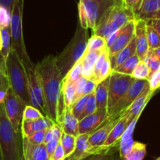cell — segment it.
<instances>
[{
	"label": "cell",
	"instance_id": "obj_32",
	"mask_svg": "<svg viewBox=\"0 0 160 160\" xmlns=\"http://www.w3.org/2000/svg\"><path fill=\"white\" fill-rule=\"evenodd\" d=\"M60 144L63 148L66 158L69 157L73 153L76 146V137L70 134H67L62 131Z\"/></svg>",
	"mask_w": 160,
	"mask_h": 160
},
{
	"label": "cell",
	"instance_id": "obj_1",
	"mask_svg": "<svg viewBox=\"0 0 160 160\" xmlns=\"http://www.w3.org/2000/svg\"><path fill=\"white\" fill-rule=\"evenodd\" d=\"M35 70L42 85L45 116L56 123L63 78L56 66L55 56L49 55L44 58L35 65Z\"/></svg>",
	"mask_w": 160,
	"mask_h": 160
},
{
	"label": "cell",
	"instance_id": "obj_42",
	"mask_svg": "<svg viewBox=\"0 0 160 160\" xmlns=\"http://www.w3.org/2000/svg\"><path fill=\"white\" fill-rule=\"evenodd\" d=\"M123 2L127 7L133 12L135 20H137L143 0H123Z\"/></svg>",
	"mask_w": 160,
	"mask_h": 160
},
{
	"label": "cell",
	"instance_id": "obj_22",
	"mask_svg": "<svg viewBox=\"0 0 160 160\" xmlns=\"http://www.w3.org/2000/svg\"><path fill=\"white\" fill-rule=\"evenodd\" d=\"M61 128H62V131L66 134H70L75 137L79 135V131H78L79 120L73 115L70 108L66 107Z\"/></svg>",
	"mask_w": 160,
	"mask_h": 160
},
{
	"label": "cell",
	"instance_id": "obj_17",
	"mask_svg": "<svg viewBox=\"0 0 160 160\" xmlns=\"http://www.w3.org/2000/svg\"><path fill=\"white\" fill-rule=\"evenodd\" d=\"M23 138V156L25 160H49L45 144L36 145L31 144L24 136Z\"/></svg>",
	"mask_w": 160,
	"mask_h": 160
},
{
	"label": "cell",
	"instance_id": "obj_53",
	"mask_svg": "<svg viewBox=\"0 0 160 160\" xmlns=\"http://www.w3.org/2000/svg\"><path fill=\"white\" fill-rule=\"evenodd\" d=\"M154 52H155V54H156V56H157V58L159 59V60L160 62V47L156 48V49H154Z\"/></svg>",
	"mask_w": 160,
	"mask_h": 160
},
{
	"label": "cell",
	"instance_id": "obj_44",
	"mask_svg": "<svg viewBox=\"0 0 160 160\" xmlns=\"http://www.w3.org/2000/svg\"><path fill=\"white\" fill-rule=\"evenodd\" d=\"M46 131H38V132H36L35 134H34L31 137L26 138L31 144H34V145H42V144H44V142H45V132H46Z\"/></svg>",
	"mask_w": 160,
	"mask_h": 160
},
{
	"label": "cell",
	"instance_id": "obj_37",
	"mask_svg": "<svg viewBox=\"0 0 160 160\" xmlns=\"http://www.w3.org/2000/svg\"><path fill=\"white\" fill-rule=\"evenodd\" d=\"M112 72V66H111V62H110V58H108L106 61L103 63L102 67L100 69L99 72H98V74L97 76L96 79H95V82L97 84L101 83L102 81H105L106 79H107L110 74Z\"/></svg>",
	"mask_w": 160,
	"mask_h": 160
},
{
	"label": "cell",
	"instance_id": "obj_20",
	"mask_svg": "<svg viewBox=\"0 0 160 160\" xmlns=\"http://www.w3.org/2000/svg\"><path fill=\"white\" fill-rule=\"evenodd\" d=\"M102 52L93 51L84 52V56L80 59L81 64V75L87 79H90L94 73L95 62Z\"/></svg>",
	"mask_w": 160,
	"mask_h": 160
},
{
	"label": "cell",
	"instance_id": "obj_47",
	"mask_svg": "<svg viewBox=\"0 0 160 160\" xmlns=\"http://www.w3.org/2000/svg\"><path fill=\"white\" fill-rule=\"evenodd\" d=\"M65 159L66 156L65 154H64L63 148H62V145H61L60 144V142H59V145L56 147L55 152L49 157V160H64Z\"/></svg>",
	"mask_w": 160,
	"mask_h": 160
},
{
	"label": "cell",
	"instance_id": "obj_54",
	"mask_svg": "<svg viewBox=\"0 0 160 160\" xmlns=\"http://www.w3.org/2000/svg\"><path fill=\"white\" fill-rule=\"evenodd\" d=\"M64 160H78V159H75V158L73 157V156H72V155H71V156H69V157L66 158V159H64Z\"/></svg>",
	"mask_w": 160,
	"mask_h": 160
},
{
	"label": "cell",
	"instance_id": "obj_43",
	"mask_svg": "<svg viewBox=\"0 0 160 160\" xmlns=\"http://www.w3.org/2000/svg\"><path fill=\"white\" fill-rule=\"evenodd\" d=\"M11 12L0 6V29L10 26Z\"/></svg>",
	"mask_w": 160,
	"mask_h": 160
},
{
	"label": "cell",
	"instance_id": "obj_9",
	"mask_svg": "<svg viewBox=\"0 0 160 160\" xmlns=\"http://www.w3.org/2000/svg\"><path fill=\"white\" fill-rule=\"evenodd\" d=\"M134 78L130 75L112 72L109 76L107 111L113 107L128 92Z\"/></svg>",
	"mask_w": 160,
	"mask_h": 160
},
{
	"label": "cell",
	"instance_id": "obj_39",
	"mask_svg": "<svg viewBox=\"0 0 160 160\" xmlns=\"http://www.w3.org/2000/svg\"><path fill=\"white\" fill-rule=\"evenodd\" d=\"M81 77V64L80 61H78L74 66L71 68V70L67 73L63 78L62 81H66V82H76Z\"/></svg>",
	"mask_w": 160,
	"mask_h": 160
},
{
	"label": "cell",
	"instance_id": "obj_29",
	"mask_svg": "<svg viewBox=\"0 0 160 160\" xmlns=\"http://www.w3.org/2000/svg\"><path fill=\"white\" fill-rule=\"evenodd\" d=\"M147 153L146 145L134 142L131 151L125 156L123 160H143Z\"/></svg>",
	"mask_w": 160,
	"mask_h": 160
},
{
	"label": "cell",
	"instance_id": "obj_48",
	"mask_svg": "<svg viewBox=\"0 0 160 160\" xmlns=\"http://www.w3.org/2000/svg\"><path fill=\"white\" fill-rule=\"evenodd\" d=\"M59 143V141L56 140V139H52V141L48 142V143L45 144V149H46L47 154L48 156V159H49L50 156L52 155V153L54 152L55 150H56V147L58 146Z\"/></svg>",
	"mask_w": 160,
	"mask_h": 160
},
{
	"label": "cell",
	"instance_id": "obj_14",
	"mask_svg": "<svg viewBox=\"0 0 160 160\" xmlns=\"http://www.w3.org/2000/svg\"><path fill=\"white\" fill-rule=\"evenodd\" d=\"M146 23L147 22L143 20H135L134 37L136 40V55L140 60H144L149 50L147 39Z\"/></svg>",
	"mask_w": 160,
	"mask_h": 160
},
{
	"label": "cell",
	"instance_id": "obj_36",
	"mask_svg": "<svg viewBox=\"0 0 160 160\" xmlns=\"http://www.w3.org/2000/svg\"><path fill=\"white\" fill-rule=\"evenodd\" d=\"M131 76L136 80H147L149 81V70L143 60L139 61Z\"/></svg>",
	"mask_w": 160,
	"mask_h": 160
},
{
	"label": "cell",
	"instance_id": "obj_12",
	"mask_svg": "<svg viewBox=\"0 0 160 160\" xmlns=\"http://www.w3.org/2000/svg\"><path fill=\"white\" fill-rule=\"evenodd\" d=\"M135 20L128 22L119 30L118 35L112 45L107 48L109 58L114 57L120 51L127 46L134 37Z\"/></svg>",
	"mask_w": 160,
	"mask_h": 160
},
{
	"label": "cell",
	"instance_id": "obj_15",
	"mask_svg": "<svg viewBox=\"0 0 160 160\" xmlns=\"http://www.w3.org/2000/svg\"><path fill=\"white\" fill-rule=\"evenodd\" d=\"M154 92H155L150 89L149 87H148L133 102V103L130 106V107L125 111L124 112L128 116V121L130 124L134 119L140 117L141 113L144 110L145 106L148 102L150 98L152 97Z\"/></svg>",
	"mask_w": 160,
	"mask_h": 160
},
{
	"label": "cell",
	"instance_id": "obj_23",
	"mask_svg": "<svg viewBox=\"0 0 160 160\" xmlns=\"http://www.w3.org/2000/svg\"><path fill=\"white\" fill-rule=\"evenodd\" d=\"M109 77L105 81L97 84L94 92L96 100L97 110H107L108 91H109Z\"/></svg>",
	"mask_w": 160,
	"mask_h": 160
},
{
	"label": "cell",
	"instance_id": "obj_8",
	"mask_svg": "<svg viewBox=\"0 0 160 160\" xmlns=\"http://www.w3.org/2000/svg\"><path fill=\"white\" fill-rule=\"evenodd\" d=\"M149 87V82L147 80H134L131 88L128 91L124 96L109 110L107 111L108 117L102 126L109 123L111 120L121 117L123 112L130 107L133 102L145 90Z\"/></svg>",
	"mask_w": 160,
	"mask_h": 160
},
{
	"label": "cell",
	"instance_id": "obj_41",
	"mask_svg": "<svg viewBox=\"0 0 160 160\" xmlns=\"http://www.w3.org/2000/svg\"><path fill=\"white\" fill-rule=\"evenodd\" d=\"M96 111H97V104H96V100H95V93H92V95H89V98L87 102V104H86L85 109H84V111L82 113V115H81V117H80L79 120H82L83 118L88 117V116L95 113Z\"/></svg>",
	"mask_w": 160,
	"mask_h": 160
},
{
	"label": "cell",
	"instance_id": "obj_2",
	"mask_svg": "<svg viewBox=\"0 0 160 160\" xmlns=\"http://www.w3.org/2000/svg\"><path fill=\"white\" fill-rule=\"evenodd\" d=\"M0 150L2 160H20L23 157L22 134L13 129L3 102H0Z\"/></svg>",
	"mask_w": 160,
	"mask_h": 160
},
{
	"label": "cell",
	"instance_id": "obj_56",
	"mask_svg": "<svg viewBox=\"0 0 160 160\" xmlns=\"http://www.w3.org/2000/svg\"><path fill=\"white\" fill-rule=\"evenodd\" d=\"M0 160H2V154H1V150H0Z\"/></svg>",
	"mask_w": 160,
	"mask_h": 160
},
{
	"label": "cell",
	"instance_id": "obj_4",
	"mask_svg": "<svg viewBox=\"0 0 160 160\" xmlns=\"http://www.w3.org/2000/svg\"><path fill=\"white\" fill-rule=\"evenodd\" d=\"M9 88L27 106H31L29 83L26 69L17 53L11 49L6 61Z\"/></svg>",
	"mask_w": 160,
	"mask_h": 160
},
{
	"label": "cell",
	"instance_id": "obj_31",
	"mask_svg": "<svg viewBox=\"0 0 160 160\" xmlns=\"http://www.w3.org/2000/svg\"><path fill=\"white\" fill-rule=\"evenodd\" d=\"M107 49L106 46V40L103 38L98 35H92L90 38L88 40L87 47L84 52L93 51H100L103 52Z\"/></svg>",
	"mask_w": 160,
	"mask_h": 160
},
{
	"label": "cell",
	"instance_id": "obj_11",
	"mask_svg": "<svg viewBox=\"0 0 160 160\" xmlns=\"http://www.w3.org/2000/svg\"><path fill=\"white\" fill-rule=\"evenodd\" d=\"M28 74V83H29L30 96H31V106L42 112L45 116V102H44L43 93L40 80L35 70V65L25 67ZM46 117V116H45Z\"/></svg>",
	"mask_w": 160,
	"mask_h": 160
},
{
	"label": "cell",
	"instance_id": "obj_38",
	"mask_svg": "<svg viewBox=\"0 0 160 160\" xmlns=\"http://www.w3.org/2000/svg\"><path fill=\"white\" fill-rule=\"evenodd\" d=\"M89 95H85V96L81 97L80 99H78L74 104L72 106L71 112L73 113V115L79 120L80 117L82 115V113L84 112V109H85L86 104H87V102L88 100Z\"/></svg>",
	"mask_w": 160,
	"mask_h": 160
},
{
	"label": "cell",
	"instance_id": "obj_18",
	"mask_svg": "<svg viewBox=\"0 0 160 160\" xmlns=\"http://www.w3.org/2000/svg\"><path fill=\"white\" fill-rule=\"evenodd\" d=\"M121 117H118L117 119L111 120L109 123L100 127L98 130L92 132L89 134L88 142L92 147H98L102 146L104 145L105 142L106 141L107 138L109 137V134L111 133L112 130L117 124L118 120Z\"/></svg>",
	"mask_w": 160,
	"mask_h": 160
},
{
	"label": "cell",
	"instance_id": "obj_13",
	"mask_svg": "<svg viewBox=\"0 0 160 160\" xmlns=\"http://www.w3.org/2000/svg\"><path fill=\"white\" fill-rule=\"evenodd\" d=\"M107 117V110H97L95 113L79 120V134H92L101 127Z\"/></svg>",
	"mask_w": 160,
	"mask_h": 160
},
{
	"label": "cell",
	"instance_id": "obj_40",
	"mask_svg": "<svg viewBox=\"0 0 160 160\" xmlns=\"http://www.w3.org/2000/svg\"><path fill=\"white\" fill-rule=\"evenodd\" d=\"M45 117L40 110L32 106H26L23 111V120H34Z\"/></svg>",
	"mask_w": 160,
	"mask_h": 160
},
{
	"label": "cell",
	"instance_id": "obj_46",
	"mask_svg": "<svg viewBox=\"0 0 160 160\" xmlns=\"http://www.w3.org/2000/svg\"><path fill=\"white\" fill-rule=\"evenodd\" d=\"M97 84L95 82H94L93 81L90 79H88V81H86L85 84H84V88H83L82 93H81V97L85 96V95H90L92 93H94L95 90V88H96Z\"/></svg>",
	"mask_w": 160,
	"mask_h": 160
},
{
	"label": "cell",
	"instance_id": "obj_24",
	"mask_svg": "<svg viewBox=\"0 0 160 160\" xmlns=\"http://www.w3.org/2000/svg\"><path fill=\"white\" fill-rule=\"evenodd\" d=\"M136 54V40L135 37L131 41L129 44L125 48H123L121 51L119 52L114 57L110 58L111 66L112 69L113 70L119 65L123 63L124 61L129 59L132 56Z\"/></svg>",
	"mask_w": 160,
	"mask_h": 160
},
{
	"label": "cell",
	"instance_id": "obj_19",
	"mask_svg": "<svg viewBox=\"0 0 160 160\" xmlns=\"http://www.w3.org/2000/svg\"><path fill=\"white\" fill-rule=\"evenodd\" d=\"M130 123L128 121V116L125 112H123V115L118 120L117 124L112 130L111 133L109 134V137L107 138L106 141L105 142L103 146L104 147H110L117 145L120 144V141L123 136V133L125 132L128 127Z\"/></svg>",
	"mask_w": 160,
	"mask_h": 160
},
{
	"label": "cell",
	"instance_id": "obj_35",
	"mask_svg": "<svg viewBox=\"0 0 160 160\" xmlns=\"http://www.w3.org/2000/svg\"><path fill=\"white\" fill-rule=\"evenodd\" d=\"M146 34L149 49L154 50L160 47V35L148 22L146 23Z\"/></svg>",
	"mask_w": 160,
	"mask_h": 160
},
{
	"label": "cell",
	"instance_id": "obj_58",
	"mask_svg": "<svg viewBox=\"0 0 160 160\" xmlns=\"http://www.w3.org/2000/svg\"><path fill=\"white\" fill-rule=\"evenodd\" d=\"M156 160H160V157H159V158H158V159H156Z\"/></svg>",
	"mask_w": 160,
	"mask_h": 160
},
{
	"label": "cell",
	"instance_id": "obj_25",
	"mask_svg": "<svg viewBox=\"0 0 160 160\" xmlns=\"http://www.w3.org/2000/svg\"><path fill=\"white\" fill-rule=\"evenodd\" d=\"M1 38H2V49L0 51V56L6 63V59L12 49V38H11L10 26L7 28H1Z\"/></svg>",
	"mask_w": 160,
	"mask_h": 160
},
{
	"label": "cell",
	"instance_id": "obj_57",
	"mask_svg": "<svg viewBox=\"0 0 160 160\" xmlns=\"http://www.w3.org/2000/svg\"><path fill=\"white\" fill-rule=\"evenodd\" d=\"M20 160H25V159H24V157H23H23H22V158H21V159H20Z\"/></svg>",
	"mask_w": 160,
	"mask_h": 160
},
{
	"label": "cell",
	"instance_id": "obj_50",
	"mask_svg": "<svg viewBox=\"0 0 160 160\" xmlns=\"http://www.w3.org/2000/svg\"><path fill=\"white\" fill-rule=\"evenodd\" d=\"M147 22L152 26V28L159 33L160 35V20H150Z\"/></svg>",
	"mask_w": 160,
	"mask_h": 160
},
{
	"label": "cell",
	"instance_id": "obj_28",
	"mask_svg": "<svg viewBox=\"0 0 160 160\" xmlns=\"http://www.w3.org/2000/svg\"><path fill=\"white\" fill-rule=\"evenodd\" d=\"M139 61H140V59H139L138 56L135 54L131 56V57H130L129 59H127L126 61H124L123 63L119 65L118 67L114 68L112 71L117 72V73H122V74L131 76L133 71H134L135 67L138 64Z\"/></svg>",
	"mask_w": 160,
	"mask_h": 160
},
{
	"label": "cell",
	"instance_id": "obj_10",
	"mask_svg": "<svg viewBox=\"0 0 160 160\" xmlns=\"http://www.w3.org/2000/svg\"><path fill=\"white\" fill-rule=\"evenodd\" d=\"M5 111L12 128L17 132H21L23 111L27 105L17 96L10 88L8 89L3 99Z\"/></svg>",
	"mask_w": 160,
	"mask_h": 160
},
{
	"label": "cell",
	"instance_id": "obj_33",
	"mask_svg": "<svg viewBox=\"0 0 160 160\" xmlns=\"http://www.w3.org/2000/svg\"><path fill=\"white\" fill-rule=\"evenodd\" d=\"M9 88V84L6 73V63L0 56V102H3L4 97Z\"/></svg>",
	"mask_w": 160,
	"mask_h": 160
},
{
	"label": "cell",
	"instance_id": "obj_55",
	"mask_svg": "<svg viewBox=\"0 0 160 160\" xmlns=\"http://www.w3.org/2000/svg\"><path fill=\"white\" fill-rule=\"evenodd\" d=\"M2 49V38H1V31H0V51Z\"/></svg>",
	"mask_w": 160,
	"mask_h": 160
},
{
	"label": "cell",
	"instance_id": "obj_6",
	"mask_svg": "<svg viewBox=\"0 0 160 160\" xmlns=\"http://www.w3.org/2000/svg\"><path fill=\"white\" fill-rule=\"evenodd\" d=\"M23 0H15L11 12V38H12V50L17 53L19 59L22 61L24 67L34 65L26 50L23 35Z\"/></svg>",
	"mask_w": 160,
	"mask_h": 160
},
{
	"label": "cell",
	"instance_id": "obj_27",
	"mask_svg": "<svg viewBox=\"0 0 160 160\" xmlns=\"http://www.w3.org/2000/svg\"><path fill=\"white\" fill-rule=\"evenodd\" d=\"M119 145H114V146L108 147L105 151L99 154L93 155L89 156L86 160H122L120 156V149H119Z\"/></svg>",
	"mask_w": 160,
	"mask_h": 160
},
{
	"label": "cell",
	"instance_id": "obj_34",
	"mask_svg": "<svg viewBox=\"0 0 160 160\" xmlns=\"http://www.w3.org/2000/svg\"><path fill=\"white\" fill-rule=\"evenodd\" d=\"M144 62L148 67V70H149V80L151 77L160 68V62L157 56H156L154 52V50L149 49L148 53H147L146 56L144 59Z\"/></svg>",
	"mask_w": 160,
	"mask_h": 160
},
{
	"label": "cell",
	"instance_id": "obj_5",
	"mask_svg": "<svg viewBox=\"0 0 160 160\" xmlns=\"http://www.w3.org/2000/svg\"><path fill=\"white\" fill-rule=\"evenodd\" d=\"M88 31L78 23L75 34L63 51L55 57L56 64L62 78L67 74L72 67L84 54L88 43Z\"/></svg>",
	"mask_w": 160,
	"mask_h": 160
},
{
	"label": "cell",
	"instance_id": "obj_51",
	"mask_svg": "<svg viewBox=\"0 0 160 160\" xmlns=\"http://www.w3.org/2000/svg\"><path fill=\"white\" fill-rule=\"evenodd\" d=\"M53 138V133H52V128H49V129H48L46 131V132H45V142H44V144H46L48 143V142H50V141H52Z\"/></svg>",
	"mask_w": 160,
	"mask_h": 160
},
{
	"label": "cell",
	"instance_id": "obj_30",
	"mask_svg": "<svg viewBox=\"0 0 160 160\" xmlns=\"http://www.w3.org/2000/svg\"><path fill=\"white\" fill-rule=\"evenodd\" d=\"M75 91H76L75 82H66L62 81V92L66 107H71L75 97Z\"/></svg>",
	"mask_w": 160,
	"mask_h": 160
},
{
	"label": "cell",
	"instance_id": "obj_7",
	"mask_svg": "<svg viewBox=\"0 0 160 160\" xmlns=\"http://www.w3.org/2000/svg\"><path fill=\"white\" fill-rule=\"evenodd\" d=\"M115 0H79V23L84 29L93 31L106 9Z\"/></svg>",
	"mask_w": 160,
	"mask_h": 160
},
{
	"label": "cell",
	"instance_id": "obj_52",
	"mask_svg": "<svg viewBox=\"0 0 160 160\" xmlns=\"http://www.w3.org/2000/svg\"><path fill=\"white\" fill-rule=\"evenodd\" d=\"M150 20H160V9H158L156 12H155L154 13L152 14L148 18L147 21Z\"/></svg>",
	"mask_w": 160,
	"mask_h": 160
},
{
	"label": "cell",
	"instance_id": "obj_3",
	"mask_svg": "<svg viewBox=\"0 0 160 160\" xmlns=\"http://www.w3.org/2000/svg\"><path fill=\"white\" fill-rule=\"evenodd\" d=\"M134 20V14L127 7L123 0H115L101 17L96 28L93 30V34L106 39L128 22Z\"/></svg>",
	"mask_w": 160,
	"mask_h": 160
},
{
	"label": "cell",
	"instance_id": "obj_26",
	"mask_svg": "<svg viewBox=\"0 0 160 160\" xmlns=\"http://www.w3.org/2000/svg\"><path fill=\"white\" fill-rule=\"evenodd\" d=\"M160 9V0H143L137 20L147 21L148 17Z\"/></svg>",
	"mask_w": 160,
	"mask_h": 160
},
{
	"label": "cell",
	"instance_id": "obj_21",
	"mask_svg": "<svg viewBox=\"0 0 160 160\" xmlns=\"http://www.w3.org/2000/svg\"><path fill=\"white\" fill-rule=\"evenodd\" d=\"M89 134H79L76 137V146L72 156L78 160H84L91 156L92 146L88 142Z\"/></svg>",
	"mask_w": 160,
	"mask_h": 160
},
{
	"label": "cell",
	"instance_id": "obj_45",
	"mask_svg": "<svg viewBox=\"0 0 160 160\" xmlns=\"http://www.w3.org/2000/svg\"><path fill=\"white\" fill-rule=\"evenodd\" d=\"M148 82L150 89L153 92H156L157 89L160 88V68L151 77Z\"/></svg>",
	"mask_w": 160,
	"mask_h": 160
},
{
	"label": "cell",
	"instance_id": "obj_16",
	"mask_svg": "<svg viewBox=\"0 0 160 160\" xmlns=\"http://www.w3.org/2000/svg\"><path fill=\"white\" fill-rule=\"evenodd\" d=\"M54 124V122L47 117H43L34 120H22V136L29 138L36 132L49 129Z\"/></svg>",
	"mask_w": 160,
	"mask_h": 160
},
{
	"label": "cell",
	"instance_id": "obj_49",
	"mask_svg": "<svg viewBox=\"0 0 160 160\" xmlns=\"http://www.w3.org/2000/svg\"><path fill=\"white\" fill-rule=\"evenodd\" d=\"M14 2H15V0H0V6L6 8L11 12L12 7H13Z\"/></svg>",
	"mask_w": 160,
	"mask_h": 160
}]
</instances>
